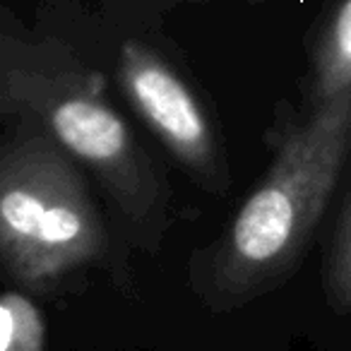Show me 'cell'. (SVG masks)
I'll list each match as a JSON object with an SVG mask.
<instances>
[{"label": "cell", "mask_w": 351, "mask_h": 351, "mask_svg": "<svg viewBox=\"0 0 351 351\" xmlns=\"http://www.w3.org/2000/svg\"><path fill=\"white\" fill-rule=\"evenodd\" d=\"M0 116L44 128L97 176L137 243L159 245L169 226V188L108 104L101 75L65 41L27 34L8 10L0 27Z\"/></svg>", "instance_id": "obj_1"}, {"label": "cell", "mask_w": 351, "mask_h": 351, "mask_svg": "<svg viewBox=\"0 0 351 351\" xmlns=\"http://www.w3.org/2000/svg\"><path fill=\"white\" fill-rule=\"evenodd\" d=\"M351 152V89L308 108L282 135L260 186L221 239L200 253L195 293L212 311L265 296L296 269Z\"/></svg>", "instance_id": "obj_2"}, {"label": "cell", "mask_w": 351, "mask_h": 351, "mask_svg": "<svg viewBox=\"0 0 351 351\" xmlns=\"http://www.w3.org/2000/svg\"><path fill=\"white\" fill-rule=\"evenodd\" d=\"M0 147V258L44 293L106 250V229L77 161L36 123L8 121Z\"/></svg>", "instance_id": "obj_3"}, {"label": "cell", "mask_w": 351, "mask_h": 351, "mask_svg": "<svg viewBox=\"0 0 351 351\" xmlns=\"http://www.w3.org/2000/svg\"><path fill=\"white\" fill-rule=\"evenodd\" d=\"M118 84L154 137L200 188L224 197L231 169L215 123L178 70L145 41L130 39L118 51Z\"/></svg>", "instance_id": "obj_4"}, {"label": "cell", "mask_w": 351, "mask_h": 351, "mask_svg": "<svg viewBox=\"0 0 351 351\" xmlns=\"http://www.w3.org/2000/svg\"><path fill=\"white\" fill-rule=\"evenodd\" d=\"M351 89V0H330L313 49L308 108Z\"/></svg>", "instance_id": "obj_5"}, {"label": "cell", "mask_w": 351, "mask_h": 351, "mask_svg": "<svg viewBox=\"0 0 351 351\" xmlns=\"http://www.w3.org/2000/svg\"><path fill=\"white\" fill-rule=\"evenodd\" d=\"M41 311L27 293L5 291L0 301V351H44Z\"/></svg>", "instance_id": "obj_6"}, {"label": "cell", "mask_w": 351, "mask_h": 351, "mask_svg": "<svg viewBox=\"0 0 351 351\" xmlns=\"http://www.w3.org/2000/svg\"><path fill=\"white\" fill-rule=\"evenodd\" d=\"M325 298L337 313H351V195L337 221L330 255L322 267Z\"/></svg>", "instance_id": "obj_7"}, {"label": "cell", "mask_w": 351, "mask_h": 351, "mask_svg": "<svg viewBox=\"0 0 351 351\" xmlns=\"http://www.w3.org/2000/svg\"><path fill=\"white\" fill-rule=\"evenodd\" d=\"M118 3H128V5H140L147 10H171L176 5H200V3H217V0H118ZM248 3H265V0H248Z\"/></svg>", "instance_id": "obj_8"}]
</instances>
